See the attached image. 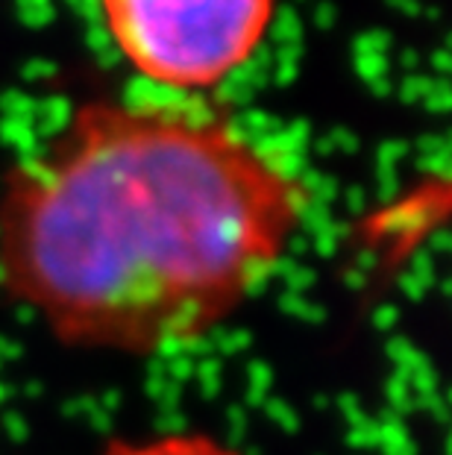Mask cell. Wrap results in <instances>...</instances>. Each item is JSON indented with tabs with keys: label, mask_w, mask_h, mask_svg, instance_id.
Segmentation results:
<instances>
[{
	"label": "cell",
	"mask_w": 452,
	"mask_h": 455,
	"mask_svg": "<svg viewBox=\"0 0 452 455\" xmlns=\"http://www.w3.org/2000/svg\"><path fill=\"white\" fill-rule=\"evenodd\" d=\"M305 206L288 162L215 106L89 103L4 182L0 279L62 341L159 353L242 308Z\"/></svg>",
	"instance_id": "obj_1"
},
{
	"label": "cell",
	"mask_w": 452,
	"mask_h": 455,
	"mask_svg": "<svg viewBox=\"0 0 452 455\" xmlns=\"http://www.w3.org/2000/svg\"><path fill=\"white\" fill-rule=\"evenodd\" d=\"M112 42L177 94L218 85L262 44L274 0H100Z\"/></svg>",
	"instance_id": "obj_2"
},
{
	"label": "cell",
	"mask_w": 452,
	"mask_h": 455,
	"mask_svg": "<svg viewBox=\"0 0 452 455\" xmlns=\"http://www.w3.org/2000/svg\"><path fill=\"white\" fill-rule=\"evenodd\" d=\"M112 455H242L235 450H229L226 443H220L215 438L194 432H170L159 435V438L130 443V447L115 450Z\"/></svg>",
	"instance_id": "obj_3"
}]
</instances>
